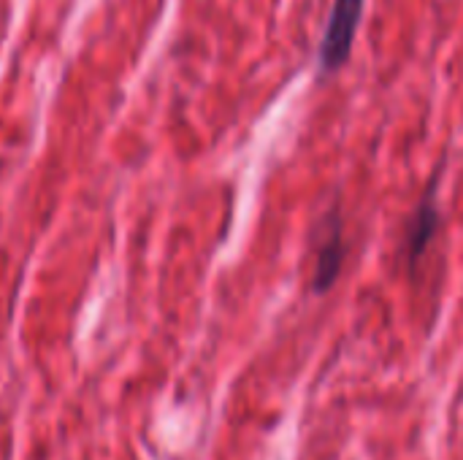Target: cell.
I'll list each match as a JSON object with an SVG mask.
<instances>
[{"label": "cell", "mask_w": 463, "mask_h": 460, "mask_svg": "<svg viewBox=\"0 0 463 460\" xmlns=\"http://www.w3.org/2000/svg\"><path fill=\"white\" fill-rule=\"evenodd\" d=\"M364 8H366V0H334L326 30H323L320 52H317L320 76H331L347 65L361 19H364Z\"/></svg>", "instance_id": "6da1fadb"}, {"label": "cell", "mask_w": 463, "mask_h": 460, "mask_svg": "<svg viewBox=\"0 0 463 460\" xmlns=\"http://www.w3.org/2000/svg\"><path fill=\"white\" fill-rule=\"evenodd\" d=\"M312 249H315V271H312V290L328 293L339 274L345 260V236H342V214L339 209H328L320 222L312 230Z\"/></svg>", "instance_id": "7a4b0ae2"}, {"label": "cell", "mask_w": 463, "mask_h": 460, "mask_svg": "<svg viewBox=\"0 0 463 460\" xmlns=\"http://www.w3.org/2000/svg\"><path fill=\"white\" fill-rule=\"evenodd\" d=\"M434 187L437 182L429 187V192L420 198V203L412 209L407 225H404V236H402V260L404 266L415 274L420 260L426 258L431 241L437 239L439 228H442V211H439V203H437V195H434Z\"/></svg>", "instance_id": "3957f363"}]
</instances>
